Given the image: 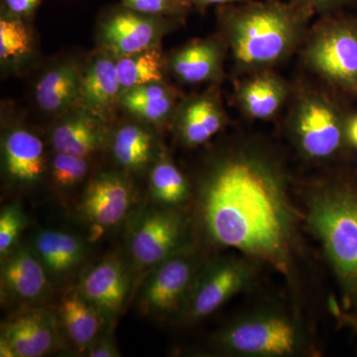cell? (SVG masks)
<instances>
[{
  "mask_svg": "<svg viewBox=\"0 0 357 357\" xmlns=\"http://www.w3.org/2000/svg\"><path fill=\"white\" fill-rule=\"evenodd\" d=\"M278 174L267 161L243 153L218 162L204 184L206 227L218 243L273 256L285 241Z\"/></svg>",
  "mask_w": 357,
  "mask_h": 357,
  "instance_id": "obj_1",
  "label": "cell"
},
{
  "mask_svg": "<svg viewBox=\"0 0 357 357\" xmlns=\"http://www.w3.org/2000/svg\"><path fill=\"white\" fill-rule=\"evenodd\" d=\"M316 13L288 0H248L218 10L220 29L243 72L272 70L299 50Z\"/></svg>",
  "mask_w": 357,
  "mask_h": 357,
  "instance_id": "obj_2",
  "label": "cell"
},
{
  "mask_svg": "<svg viewBox=\"0 0 357 357\" xmlns=\"http://www.w3.org/2000/svg\"><path fill=\"white\" fill-rule=\"evenodd\" d=\"M333 13L310 28L301 46L303 61L330 86L357 96V23Z\"/></svg>",
  "mask_w": 357,
  "mask_h": 357,
  "instance_id": "obj_3",
  "label": "cell"
},
{
  "mask_svg": "<svg viewBox=\"0 0 357 357\" xmlns=\"http://www.w3.org/2000/svg\"><path fill=\"white\" fill-rule=\"evenodd\" d=\"M311 220L338 274L357 289V198L344 192L326 195L314 204Z\"/></svg>",
  "mask_w": 357,
  "mask_h": 357,
  "instance_id": "obj_4",
  "label": "cell"
},
{
  "mask_svg": "<svg viewBox=\"0 0 357 357\" xmlns=\"http://www.w3.org/2000/svg\"><path fill=\"white\" fill-rule=\"evenodd\" d=\"M290 124L303 151L312 158L335 153L342 140V114L324 89L302 86L293 93Z\"/></svg>",
  "mask_w": 357,
  "mask_h": 357,
  "instance_id": "obj_5",
  "label": "cell"
},
{
  "mask_svg": "<svg viewBox=\"0 0 357 357\" xmlns=\"http://www.w3.org/2000/svg\"><path fill=\"white\" fill-rule=\"evenodd\" d=\"M175 21L178 20L148 15L122 6L103 18L100 41L114 58L139 53L158 47Z\"/></svg>",
  "mask_w": 357,
  "mask_h": 357,
  "instance_id": "obj_6",
  "label": "cell"
},
{
  "mask_svg": "<svg viewBox=\"0 0 357 357\" xmlns=\"http://www.w3.org/2000/svg\"><path fill=\"white\" fill-rule=\"evenodd\" d=\"M181 218L172 211L148 210L136 220L128 248L139 267H155L173 255L182 237Z\"/></svg>",
  "mask_w": 357,
  "mask_h": 357,
  "instance_id": "obj_7",
  "label": "cell"
},
{
  "mask_svg": "<svg viewBox=\"0 0 357 357\" xmlns=\"http://www.w3.org/2000/svg\"><path fill=\"white\" fill-rule=\"evenodd\" d=\"M133 203L131 185L122 176L102 173L89 183L82 201V213L95 236L115 227L126 217Z\"/></svg>",
  "mask_w": 357,
  "mask_h": 357,
  "instance_id": "obj_8",
  "label": "cell"
},
{
  "mask_svg": "<svg viewBox=\"0 0 357 357\" xmlns=\"http://www.w3.org/2000/svg\"><path fill=\"white\" fill-rule=\"evenodd\" d=\"M58 319L43 307L20 310L2 324L1 337L17 357H40L53 351L58 340Z\"/></svg>",
  "mask_w": 357,
  "mask_h": 357,
  "instance_id": "obj_9",
  "label": "cell"
},
{
  "mask_svg": "<svg viewBox=\"0 0 357 357\" xmlns=\"http://www.w3.org/2000/svg\"><path fill=\"white\" fill-rule=\"evenodd\" d=\"M192 274V263L183 256L172 255L156 265L142 289L141 310L153 317L171 314L180 304Z\"/></svg>",
  "mask_w": 357,
  "mask_h": 357,
  "instance_id": "obj_10",
  "label": "cell"
},
{
  "mask_svg": "<svg viewBox=\"0 0 357 357\" xmlns=\"http://www.w3.org/2000/svg\"><path fill=\"white\" fill-rule=\"evenodd\" d=\"M130 290L128 268L119 257H107L86 272L79 291L105 318L121 312Z\"/></svg>",
  "mask_w": 357,
  "mask_h": 357,
  "instance_id": "obj_11",
  "label": "cell"
},
{
  "mask_svg": "<svg viewBox=\"0 0 357 357\" xmlns=\"http://www.w3.org/2000/svg\"><path fill=\"white\" fill-rule=\"evenodd\" d=\"M227 46L223 36L195 40L174 52L169 67L185 84H197L218 81L223 75Z\"/></svg>",
  "mask_w": 357,
  "mask_h": 357,
  "instance_id": "obj_12",
  "label": "cell"
},
{
  "mask_svg": "<svg viewBox=\"0 0 357 357\" xmlns=\"http://www.w3.org/2000/svg\"><path fill=\"white\" fill-rule=\"evenodd\" d=\"M105 119L89 109L69 110L53 128L52 145L59 153L88 158L105 145Z\"/></svg>",
  "mask_w": 357,
  "mask_h": 357,
  "instance_id": "obj_13",
  "label": "cell"
},
{
  "mask_svg": "<svg viewBox=\"0 0 357 357\" xmlns=\"http://www.w3.org/2000/svg\"><path fill=\"white\" fill-rule=\"evenodd\" d=\"M292 89L272 70L252 73L236 89V100L243 114L255 119H268L278 114L290 98Z\"/></svg>",
  "mask_w": 357,
  "mask_h": 357,
  "instance_id": "obj_14",
  "label": "cell"
},
{
  "mask_svg": "<svg viewBox=\"0 0 357 357\" xmlns=\"http://www.w3.org/2000/svg\"><path fill=\"white\" fill-rule=\"evenodd\" d=\"M227 342L232 349L244 354L282 356L293 351L295 333L283 319H259L232 328Z\"/></svg>",
  "mask_w": 357,
  "mask_h": 357,
  "instance_id": "obj_15",
  "label": "cell"
},
{
  "mask_svg": "<svg viewBox=\"0 0 357 357\" xmlns=\"http://www.w3.org/2000/svg\"><path fill=\"white\" fill-rule=\"evenodd\" d=\"M227 114L217 91H208L183 103L177 128L185 144L198 146L210 140L223 128Z\"/></svg>",
  "mask_w": 357,
  "mask_h": 357,
  "instance_id": "obj_16",
  "label": "cell"
},
{
  "mask_svg": "<svg viewBox=\"0 0 357 357\" xmlns=\"http://www.w3.org/2000/svg\"><path fill=\"white\" fill-rule=\"evenodd\" d=\"M121 93L116 59L107 52L96 56L82 73L79 102L105 119L114 103L121 100Z\"/></svg>",
  "mask_w": 357,
  "mask_h": 357,
  "instance_id": "obj_17",
  "label": "cell"
},
{
  "mask_svg": "<svg viewBox=\"0 0 357 357\" xmlns=\"http://www.w3.org/2000/svg\"><path fill=\"white\" fill-rule=\"evenodd\" d=\"M2 154L6 173L16 182L32 184L46 171L43 142L27 129L9 131L2 143Z\"/></svg>",
  "mask_w": 357,
  "mask_h": 357,
  "instance_id": "obj_18",
  "label": "cell"
},
{
  "mask_svg": "<svg viewBox=\"0 0 357 357\" xmlns=\"http://www.w3.org/2000/svg\"><path fill=\"white\" fill-rule=\"evenodd\" d=\"M47 270L36 252L21 248L6 258L1 268L2 290L13 299H39L48 286Z\"/></svg>",
  "mask_w": 357,
  "mask_h": 357,
  "instance_id": "obj_19",
  "label": "cell"
},
{
  "mask_svg": "<svg viewBox=\"0 0 357 357\" xmlns=\"http://www.w3.org/2000/svg\"><path fill=\"white\" fill-rule=\"evenodd\" d=\"M105 316L79 289L65 294L59 305V321L75 349L86 352L98 337Z\"/></svg>",
  "mask_w": 357,
  "mask_h": 357,
  "instance_id": "obj_20",
  "label": "cell"
},
{
  "mask_svg": "<svg viewBox=\"0 0 357 357\" xmlns=\"http://www.w3.org/2000/svg\"><path fill=\"white\" fill-rule=\"evenodd\" d=\"M82 73L73 62L63 63L45 73L35 89L40 109L48 114L69 112L79 102Z\"/></svg>",
  "mask_w": 357,
  "mask_h": 357,
  "instance_id": "obj_21",
  "label": "cell"
},
{
  "mask_svg": "<svg viewBox=\"0 0 357 357\" xmlns=\"http://www.w3.org/2000/svg\"><path fill=\"white\" fill-rule=\"evenodd\" d=\"M243 272L232 263H220L204 273L195 290L192 314L203 318L215 312L243 284Z\"/></svg>",
  "mask_w": 357,
  "mask_h": 357,
  "instance_id": "obj_22",
  "label": "cell"
},
{
  "mask_svg": "<svg viewBox=\"0 0 357 357\" xmlns=\"http://www.w3.org/2000/svg\"><path fill=\"white\" fill-rule=\"evenodd\" d=\"M35 252L47 271L57 276L68 274L83 261L84 246L77 236L61 230L40 232L35 239Z\"/></svg>",
  "mask_w": 357,
  "mask_h": 357,
  "instance_id": "obj_23",
  "label": "cell"
},
{
  "mask_svg": "<svg viewBox=\"0 0 357 357\" xmlns=\"http://www.w3.org/2000/svg\"><path fill=\"white\" fill-rule=\"evenodd\" d=\"M119 102L141 121L160 123L172 114L176 96L165 84L154 83L122 91Z\"/></svg>",
  "mask_w": 357,
  "mask_h": 357,
  "instance_id": "obj_24",
  "label": "cell"
},
{
  "mask_svg": "<svg viewBox=\"0 0 357 357\" xmlns=\"http://www.w3.org/2000/svg\"><path fill=\"white\" fill-rule=\"evenodd\" d=\"M112 152L116 161L131 171L143 170L153 154V137L143 126L128 124L114 134Z\"/></svg>",
  "mask_w": 357,
  "mask_h": 357,
  "instance_id": "obj_25",
  "label": "cell"
},
{
  "mask_svg": "<svg viewBox=\"0 0 357 357\" xmlns=\"http://www.w3.org/2000/svg\"><path fill=\"white\" fill-rule=\"evenodd\" d=\"M116 59V70L122 91L163 83L164 61L158 47Z\"/></svg>",
  "mask_w": 357,
  "mask_h": 357,
  "instance_id": "obj_26",
  "label": "cell"
},
{
  "mask_svg": "<svg viewBox=\"0 0 357 357\" xmlns=\"http://www.w3.org/2000/svg\"><path fill=\"white\" fill-rule=\"evenodd\" d=\"M152 196L160 203L175 204L184 201L189 194V185L177 167L167 157H160L150 174Z\"/></svg>",
  "mask_w": 357,
  "mask_h": 357,
  "instance_id": "obj_27",
  "label": "cell"
},
{
  "mask_svg": "<svg viewBox=\"0 0 357 357\" xmlns=\"http://www.w3.org/2000/svg\"><path fill=\"white\" fill-rule=\"evenodd\" d=\"M32 40L20 16L6 13L0 20V58L11 62L31 51Z\"/></svg>",
  "mask_w": 357,
  "mask_h": 357,
  "instance_id": "obj_28",
  "label": "cell"
},
{
  "mask_svg": "<svg viewBox=\"0 0 357 357\" xmlns=\"http://www.w3.org/2000/svg\"><path fill=\"white\" fill-rule=\"evenodd\" d=\"M88 172V158L56 152L52 162V177L59 187H74L84 180Z\"/></svg>",
  "mask_w": 357,
  "mask_h": 357,
  "instance_id": "obj_29",
  "label": "cell"
},
{
  "mask_svg": "<svg viewBox=\"0 0 357 357\" xmlns=\"http://www.w3.org/2000/svg\"><path fill=\"white\" fill-rule=\"evenodd\" d=\"M122 6L148 15L181 20L192 9L189 0H121Z\"/></svg>",
  "mask_w": 357,
  "mask_h": 357,
  "instance_id": "obj_30",
  "label": "cell"
},
{
  "mask_svg": "<svg viewBox=\"0 0 357 357\" xmlns=\"http://www.w3.org/2000/svg\"><path fill=\"white\" fill-rule=\"evenodd\" d=\"M25 218L20 206H6L0 215V253L6 255L15 245L21 231L24 229Z\"/></svg>",
  "mask_w": 357,
  "mask_h": 357,
  "instance_id": "obj_31",
  "label": "cell"
},
{
  "mask_svg": "<svg viewBox=\"0 0 357 357\" xmlns=\"http://www.w3.org/2000/svg\"><path fill=\"white\" fill-rule=\"evenodd\" d=\"M294 3L310 7L316 13H333L338 8L351 3L352 0H288Z\"/></svg>",
  "mask_w": 357,
  "mask_h": 357,
  "instance_id": "obj_32",
  "label": "cell"
},
{
  "mask_svg": "<svg viewBox=\"0 0 357 357\" xmlns=\"http://www.w3.org/2000/svg\"><path fill=\"white\" fill-rule=\"evenodd\" d=\"M84 354L89 357L119 356V352L112 340L107 338L100 340V337L96 338Z\"/></svg>",
  "mask_w": 357,
  "mask_h": 357,
  "instance_id": "obj_33",
  "label": "cell"
},
{
  "mask_svg": "<svg viewBox=\"0 0 357 357\" xmlns=\"http://www.w3.org/2000/svg\"><path fill=\"white\" fill-rule=\"evenodd\" d=\"M40 1L41 0H4V6L7 13L23 17L30 15L39 6Z\"/></svg>",
  "mask_w": 357,
  "mask_h": 357,
  "instance_id": "obj_34",
  "label": "cell"
},
{
  "mask_svg": "<svg viewBox=\"0 0 357 357\" xmlns=\"http://www.w3.org/2000/svg\"><path fill=\"white\" fill-rule=\"evenodd\" d=\"M192 8L204 13L211 6H227V4L243 3L248 0H189Z\"/></svg>",
  "mask_w": 357,
  "mask_h": 357,
  "instance_id": "obj_35",
  "label": "cell"
},
{
  "mask_svg": "<svg viewBox=\"0 0 357 357\" xmlns=\"http://www.w3.org/2000/svg\"><path fill=\"white\" fill-rule=\"evenodd\" d=\"M0 356L1 357H17L14 351L13 345L9 344L6 338H0Z\"/></svg>",
  "mask_w": 357,
  "mask_h": 357,
  "instance_id": "obj_36",
  "label": "cell"
},
{
  "mask_svg": "<svg viewBox=\"0 0 357 357\" xmlns=\"http://www.w3.org/2000/svg\"><path fill=\"white\" fill-rule=\"evenodd\" d=\"M347 136L354 144L357 145V116L349 122L347 129Z\"/></svg>",
  "mask_w": 357,
  "mask_h": 357,
  "instance_id": "obj_37",
  "label": "cell"
}]
</instances>
